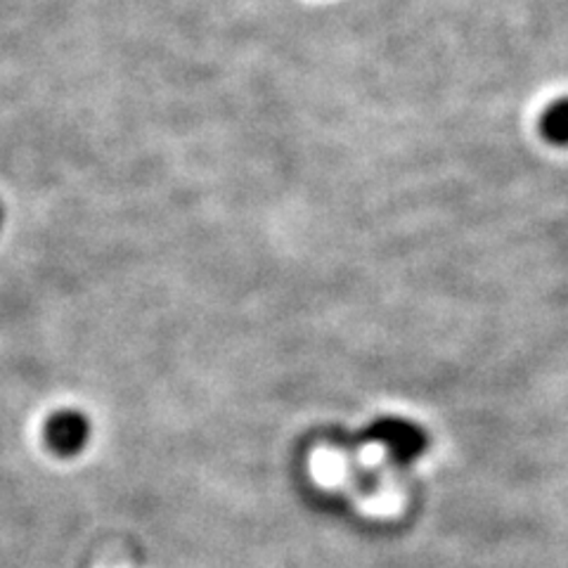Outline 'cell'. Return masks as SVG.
<instances>
[{"mask_svg": "<svg viewBox=\"0 0 568 568\" xmlns=\"http://www.w3.org/2000/svg\"><path fill=\"white\" fill-rule=\"evenodd\" d=\"M3 225H6V209L0 204V233H3Z\"/></svg>", "mask_w": 568, "mask_h": 568, "instance_id": "4", "label": "cell"}, {"mask_svg": "<svg viewBox=\"0 0 568 568\" xmlns=\"http://www.w3.org/2000/svg\"><path fill=\"white\" fill-rule=\"evenodd\" d=\"M540 135L555 148H568V98L547 106L540 116Z\"/></svg>", "mask_w": 568, "mask_h": 568, "instance_id": "3", "label": "cell"}, {"mask_svg": "<svg viewBox=\"0 0 568 568\" xmlns=\"http://www.w3.org/2000/svg\"><path fill=\"white\" fill-rule=\"evenodd\" d=\"M369 438L377 440L398 465H410L426 448V434L407 419H379L369 429Z\"/></svg>", "mask_w": 568, "mask_h": 568, "instance_id": "2", "label": "cell"}, {"mask_svg": "<svg viewBox=\"0 0 568 568\" xmlns=\"http://www.w3.org/2000/svg\"><path fill=\"white\" fill-rule=\"evenodd\" d=\"M93 438V422L77 407L58 410L45 424V440L60 457H79Z\"/></svg>", "mask_w": 568, "mask_h": 568, "instance_id": "1", "label": "cell"}]
</instances>
